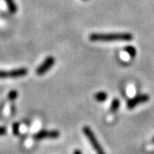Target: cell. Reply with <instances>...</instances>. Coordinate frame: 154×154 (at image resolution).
Listing matches in <instances>:
<instances>
[{
    "label": "cell",
    "instance_id": "1",
    "mask_svg": "<svg viewBox=\"0 0 154 154\" xmlns=\"http://www.w3.org/2000/svg\"><path fill=\"white\" fill-rule=\"evenodd\" d=\"M89 39L94 42H110V41H130L133 35L128 33H92Z\"/></svg>",
    "mask_w": 154,
    "mask_h": 154
},
{
    "label": "cell",
    "instance_id": "13",
    "mask_svg": "<svg viewBox=\"0 0 154 154\" xmlns=\"http://www.w3.org/2000/svg\"><path fill=\"white\" fill-rule=\"evenodd\" d=\"M6 132H7V129H6L5 127L0 126V136H4V135H5Z\"/></svg>",
    "mask_w": 154,
    "mask_h": 154
},
{
    "label": "cell",
    "instance_id": "10",
    "mask_svg": "<svg viewBox=\"0 0 154 154\" xmlns=\"http://www.w3.org/2000/svg\"><path fill=\"white\" fill-rule=\"evenodd\" d=\"M124 51H126L128 55L130 56L131 57H134L136 56V50L134 46H131V45H128L124 48Z\"/></svg>",
    "mask_w": 154,
    "mask_h": 154
},
{
    "label": "cell",
    "instance_id": "2",
    "mask_svg": "<svg viewBox=\"0 0 154 154\" xmlns=\"http://www.w3.org/2000/svg\"><path fill=\"white\" fill-rule=\"evenodd\" d=\"M83 133L86 135V137L88 138V141L92 145L93 148L95 150V152H97V154H105L103 148L101 147L100 144L99 143V141H98L97 138L95 136V134H94V132L92 131V129L89 127H84L83 128Z\"/></svg>",
    "mask_w": 154,
    "mask_h": 154
},
{
    "label": "cell",
    "instance_id": "8",
    "mask_svg": "<svg viewBox=\"0 0 154 154\" xmlns=\"http://www.w3.org/2000/svg\"><path fill=\"white\" fill-rule=\"evenodd\" d=\"M94 99L98 102H105L107 99V94L105 92H99L94 95Z\"/></svg>",
    "mask_w": 154,
    "mask_h": 154
},
{
    "label": "cell",
    "instance_id": "12",
    "mask_svg": "<svg viewBox=\"0 0 154 154\" xmlns=\"http://www.w3.org/2000/svg\"><path fill=\"white\" fill-rule=\"evenodd\" d=\"M12 131H13V134L14 135H19L20 134V126H19V123L18 122H14L13 125H12Z\"/></svg>",
    "mask_w": 154,
    "mask_h": 154
},
{
    "label": "cell",
    "instance_id": "5",
    "mask_svg": "<svg viewBox=\"0 0 154 154\" xmlns=\"http://www.w3.org/2000/svg\"><path fill=\"white\" fill-rule=\"evenodd\" d=\"M149 96L147 94H140L135 97H134L133 99H128L127 102V107L129 110H132L134 108H135L140 104H144L149 101Z\"/></svg>",
    "mask_w": 154,
    "mask_h": 154
},
{
    "label": "cell",
    "instance_id": "9",
    "mask_svg": "<svg viewBox=\"0 0 154 154\" xmlns=\"http://www.w3.org/2000/svg\"><path fill=\"white\" fill-rule=\"evenodd\" d=\"M119 106H120V101L117 99H114L111 103V105H110V111L116 112L119 109Z\"/></svg>",
    "mask_w": 154,
    "mask_h": 154
},
{
    "label": "cell",
    "instance_id": "6",
    "mask_svg": "<svg viewBox=\"0 0 154 154\" xmlns=\"http://www.w3.org/2000/svg\"><path fill=\"white\" fill-rule=\"evenodd\" d=\"M60 136V133L57 130H40L37 134H34L33 138L36 140H40L43 139L50 138V139H57Z\"/></svg>",
    "mask_w": 154,
    "mask_h": 154
},
{
    "label": "cell",
    "instance_id": "11",
    "mask_svg": "<svg viewBox=\"0 0 154 154\" xmlns=\"http://www.w3.org/2000/svg\"><path fill=\"white\" fill-rule=\"evenodd\" d=\"M17 96H18V93H17V90H11L8 94V99L11 101H14L17 99Z\"/></svg>",
    "mask_w": 154,
    "mask_h": 154
},
{
    "label": "cell",
    "instance_id": "3",
    "mask_svg": "<svg viewBox=\"0 0 154 154\" xmlns=\"http://www.w3.org/2000/svg\"><path fill=\"white\" fill-rule=\"evenodd\" d=\"M28 70L26 68H18L11 70H0V79L5 78H19L27 75Z\"/></svg>",
    "mask_w": 154,
    "mask_h": 154
},
{
    "label": "cell",
    "instance_id": "15",
    "mask_svg": "<svg viewBox=\"0 0 154 154\" xmlns=\"http://www.w3.org/2000/svg\"><path fill=\"white\" fill-rule=\"evenodd\" d=\"M152 141H153V142H154V138H153V139H152Z\"/></svg>",
    "mask_w": 154,
    "mask_h": 154
},
{
    "label": "cell",
    "instance_id": "4",
    "mask_svg": "<svg viewBox=\"0 0 154 154\" xmlns=\"http://www.w3.org/2000/svg\"><path fill=\"white\" fill-rule=\"evenodd\" d=\"M55 63L56 60L53 57H51V56L47 57L45 59L44 62L37 68V69H36L37 75H45L46 72L49 71L50 69L53 67Z\"/></svg>",
    "mask_w": 154,
    "mask_h": 154
},
{
    "label": "cell",
    "instance_id": "7",
    "mask_svg": "<svg viewBox=\"0 0 154 154\" xmlns=\"http://www.w3.org/2000/svg\"><path fill=\"white\" fill-rule=\"evenodd\" d=\"M5 2L6 3V5H7L11 13H12V14L17 13V6L15 0H5Z\"/></svg>",
    "mask_w": 154,
    "mask_h": 154
},
{
    "label": "cell",
    "instance_id": "14",
    "mask_svg": "<svg viewBox=\"0 0 154 154\" xmlns=\"http://www.w3.org/2000/svg\"><path fill=\"white\" fill-rule=\"evenodd\" d=\"M74 154H82V152L79 149H76V150L74 151Z\"/></svg>",
    "mask_w": 154,
    "mask_h": 154
}]
</instances>
